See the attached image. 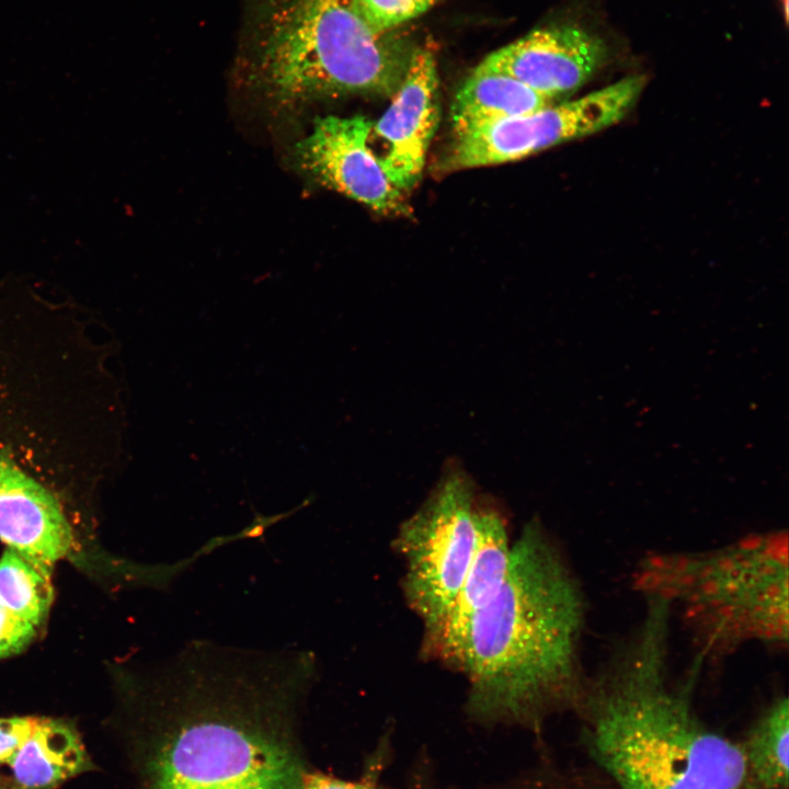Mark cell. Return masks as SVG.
Wrapping results in <instances>:
<instances>
[{
	"instance_id": "6",
	"label": "cell",
	"mask_w": 789,
	"mask_h": 789,
	"mask_svg": "<svg viewBox=\"0 0 789 789\" xmlns=\"http://www.w3.org/2000/svg\"><path fill=\"white\" fill-rule=\"evenodd\" d=\"M482 494L460 465H447L421 506L395 538L404 563L403 596L423 636L443 621L464 582L476 542Z\"/></svg>"
},
{
	"instance_id": "19",
	"label": "cell",
	"mask_w": 789,
	"mask_h": 789,
	"mask_svg": "<svg viewBox=\"0 0 789 789\" xmlns=\"http://www.w3.org/2000/svg\"><path fill=\"white\" fill-rule=\"evenodd\" d=\"M38 718H0V765L10 764Z\"/></svg>"
},
{
	"instance_id": "4",
	"label": "cell",
	"mask_w": 789,
	"mask_h": 789,
	"mask_svg": "<svg viewBox=\"0 0 789 789\" xmlns=\"http://www.w3.org/2000/svg\"><path fill=\"white\" fill-rule=\"evenodd\" d=\"M412 48L376 34L356 0H250L238 64L245 79L286 106L355 94L392 96Z\"/></svg>"
},
{
	"instance_id": "12",
	"label": "cell",
	"mask_w": 789,
	"mask_h": 789,
	"mask_svg": "<svg viewBox=\"0 0 789 789\" xmlns=\"http://www.w3.org/2000/svg\"><path fill=\"white\" fill-rule=\"evenodd\" d=\"M0 540L48 574L72 546L56 498L9 458H0Z\"/></svg>"
},
{
	"instance_id": "8",
	"label": "cell",
	"mask_w": 789,
	"mask_h": 789,
	"mask_svg": "<svg viewBox=\"0 0 789 789\" xmlns=\"http://www.w3.org/2000/svg\"><path fill=\"white\" fill-rule=\"evenodd\" d=\"M373 123L364 116L319 118L297 144V165L319 183L387 216L411 211L369 147Z\"/></svg>"
},
{
	"instance_id": "7",
	"label": "cell",
	"mask_w": 789,
	"mask_h": 789,
	"mask_svg": "<svg viewBox=\"0 0 789 789\" xmlns=\"http://www.w3.org/2000/svg\"><path fill=\"white\" fill-rule=\"evenodd\" d=\"M641 76L624 78L580 99L480 126L455 138L443 167L494 165L573 140L619 122L638 100Z\"/></svg>"
},
{
	"instance_id": "3",
	"label": "cell",
	"mask_w": 789,
	"mask_h": 789,
	"mask_svg": "<svg viewBox=\"0 0 789 789\" xmlns=\"http://www.w3.org/2000/svg\"><path fill=\"white\" fill-rule=\"evenodd\" d=\"M640 621L588 675L578 714L590 756L618 789H744L739 743L694 708L701 665L681 683L670 668L673 619L647 598Z\"/></svg>"
},
{
	"instance_id": "20",
	"label": "cell",
	"mask_w": 789,
	"mask_h": 789,
	"mask_svg": "<svg viewBox=\"0 0 789 789\" xmlns=\"http://www.w3.org/2000/svg\"><path fill=\"white\" fill-rule=\"evenodd\" d=\"M301 789H369L368 787L336 779L333 777L311 774L302 777Z\"/></svg>"
},
{
	"instance_id": "11",
	"label": "cell",
	"mask_w": 789,
	"mask_h": 789,
	"mask_svg": "<svg viewBox=\"0 0 789 789\" xmlns=\"http://www.w3.org/2000/svg\"><path fill=\"white\" fill-rule=\"evenodd\" d=\"M512 544L501 511L482 498L476 518V542L464 582L441 625L422 638V653L448 667L469 622L494 595L507 574Z\"/></svg>"
},
{
	"instance_id": "2",
	"label": "cell",
	"mask_w": 789,
	"mask_h": 789,
	"mask_svg": "<svg viewBox=\"0 0 789 789\" xmlns=\"http://www.w3.org/2000/svg\"><path fill=\"white\" fill-rule=\"evenodd\" d=\"M583 587L538 519L512 544L504 582L468 625L450 668L468 682L467 710L483 721L536 724L578 712L588 674L582 656Z\"/></svg>"
},
{
	"instance_id": "18",
	"label": "cell",
	"mask_w": 789,
	"mask_h": 789,
	"mask_svg": "<svg viewBox=\"0 0 789 789\" xmlns=\"http://www.w3.org/2000/svg\"><path fill=\"white\" fill-rule=\"evenodd\" d=\"M35 633L34 626L14 616L0 603V659L21 652Z\"/></svg>"
},
{
	"instance_id": "15",
	"label": "cell",
	"mask_w": 789,
	"mask_h": 789,
	"mask_svg": "<svg viewBox=\"0 0 789 789\" xmlns=\"http://www.w3.org/2000/svg\"><path fill=\"white\" fill-rule=\"evenodd\" d=\"M775 698L739 743L745 764L744 789H788L789 708Z\"/></svg>"
},
{
	"instance_id": "21",
	"label": "cell",
	"mask_w": 789,
	"mask_h": 789,
	"mask_svg": "<svg viewBox=\"0 0 789 789\" xmlns=\"http://www.w3.org/2000/svg\"><path fill=\"white\" fill-rule=\"evenodd\" d=\"M0 789H1V786H0Z\"/></svg>"
},
{
	"instance_id": "10",
	"label": "cell",
	"mask_w": 789,
	"mask_h": 789,
	"mask_svg": "<svg viewBox=\"0 0 789 789\" xmlns=\"http://www.w3.org/2000/svg\"><path fill=\"white\" fill-rule=\"evenodd\" d=\"M438 121L435 58L431 50L415 48L389 107L373 123L370 133L382 141L384 151L377 158L399 191H409L419 182Z\"/></svg>"
},
{
	"instance_id": "9",
	"label": "cell",
	"mask_w": 789,
	"mask_h": 789,
	"mask_svg": "<svg viewBox=\"0 0 789 789\" xmlns=\"http://www.w3.org/2000/svg\"><path fill=\"white\" fill-rule=\"evenodd\" d=\"M605 42L573 25L531 31L488 55L478 69L510 76L554 100L582 87L605 62Z\"/></svg>"
},
{
	"instance_id": "17",
	"label": "cell",
	"mask_w": 789,
	"mask_h": 789,
	"mask_svg": "<svg viewBox=\"0 0 789 789\" xmlns=\"http://www.w3.org/2000/svg\"><path fill=\"white\" fill-rule=\"evenodd\" d=\"M438 0H356L358 11L368 26L379 35L415 19Z\"/></svg>"
},
{
	"instance_id": "1",
	"label": "cell",
	"mask_w": 789,
	"mask_h": 789,
	"mask_svg": "<svg viewBox=\"0 0 789 789\" xmlns=\"http://www.w3.org/2000/svg\"><path fill=\"white\" fill-rule=\"evenodd\" d=\"M155 675L167 728L155 789H301L276 729L318 675L313 652L193 640Z\"/></svg>"
},
{
	"instance_id": "5",
	"label": "cell",
	"mask_w": 789,
	"mask_h": 789,
	"mask_svg": "<svg viewBox=\"0 0 789 789\" xmlns=\"http://www.w3.org/2000/svg\"><path fill=\"white\" fill-rule=\"evenodd\" d=\"M632 585L642 597L667 603L702 665L750 644L788 645L787 530L702 550L649 552L638 562Z\"/></svg>"
},
{
	"instance_id": "14",
	"label": "cell",
	"mask_w": 789,
	"mask_h": 789,
	"mask_svg": "<svg viewBox=\"0 0 789 789\" xmlns=\"http://www.w3.org/2000/svg\"><path fill=\"white\" fill-rule=\"evenodd\" d=\"M23 789H52L88 768L77 732L65 722L38 718L9 764Z\"/></svg>"
},
{
	"instance_id": "13",
	"label": "cell",
	"mask_w": 789,
	"mask_h": 789,
	"mask_svg": "<svg viewBox=\"0 0 789 789\" xmlns=\"http://www.w3.org/2000/svg\"><path fill=\"white\" fill-rule=\"evenodd\" d=\"M552 103V99L510 76L476 68L453 102V130L458 137L480 126L533 113Z\"/></svg>"
},
{
	"instance_id": "16",
	"label": "cell",
	"mask_w": 789,
	"mask_h": 789,
	"mask_svg": "<svg viewBox=\"0 0 789 789\" xmlns=\"http://www.w3.org/2000/svg\"><path fill=\"white\" fill-rule=\"evenodd\" d=\"M50 574L43 572L12 549L0 558V603L35 628L47 616L53 602Z\"/></svg>"
}]
</instances>
